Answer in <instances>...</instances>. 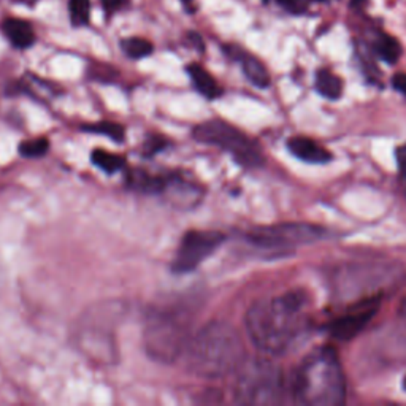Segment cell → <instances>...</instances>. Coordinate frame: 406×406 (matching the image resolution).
<instances>
[{"mask_svg": "<svg viewBox=\"0 0 406 406\" xmlns=\"http://www.w3.org/2000/svg\"><path fill=\"white\" fill-rule=\"evenodd\" d=\"M194 138L200 143L213 144L234 156L245 167H260L264 154L259 144L245 132L223 119H210L194 127Z\"/></svg>", "mask_w": 406, "mask_h": 406, "instance_id": "8992f818", "label": "cell"}, {"mask_svg": "<svg viewBox=\"0 0 406 406\" xmlns=\"http://www.w3.org/2000/svg\"><path fill=\"white\" fill-rule=\"evenodd\" d=\"M3 32L15 48L26 50L36 42V33L27 21L11 18L3 22Z\"/></svg>", "mask_w": 406, "mask_h": 406, "instance_id": "4fadbf2b", "label": "cell"}, {"mask_svg": "<svg viewBox=\"0 0 406 406\" xmlns=\"http://www.w3.org/2000/svg\"><path fill=\"white\" fill-rule=\"evenodd\" d=\"M403 389L406 391V376H405V379H403Z\"/></svg>", "mask_w": 406, "mask_h": 406, "instance_id": "1f68e13d", "label": "cell"}, {"mask_svg": "<svg viewBox=\"0 0 406 406\" xmlns=\"http://www.w3.org/2000/svg\"><path fill=\"white\" fill-rule=\"evenodd\" d=\"M160 195L179 210H190L199 205L203 197V189L197 183L181 176H167V181Z\"/></svg>", "mask_w": 406, "mask_h": 406, "instance_id": "9c48e42d", "label": "cell"}, {"mask_svg": "<svg viewBox=\"0 0 406 406\" xmlns=\"http://www.w3.org/2000/svg\"><path fill=\"white\" fill-rule=\"evenodd\" d=\"M287 148L291 151V154L295 158L306 162V164H315L322 165L332 160V154L329 153L326 148H322L321 144L313 142L311 138L306 137H294L289 138Z\"/></svg>", "mask_w": 406, "mask_h": 406, "instance_id": "8fae6325", "label": "cell"}, {"mask_svg": "<svg viewBox=\"0 0 406 406\" xmlns=\"http://www.w3.org/2000/svg\"><path fill=\"white\" fill-rule=\"evenodd\" d=\"M284 10H287L289 13L301 15L310 8L311 3H315L316 0H276Z\"/></svg>", "mask_w": 406, "mask_h": 406, "instance_id": "603a6c76", "label": "cell"}, {"mask_svg": "<svg viewBox=\"0 0 406 406\" xmlns=\"http://www.w3.org/2000/svg\"><path fill=\"white\" fill-rule=\"evenodd\" d=\"M123 3H124V0H102L103 8H105L108 13H113V11L119 10L121 7H123Z\"/></svg>", "mask_w": 406, "mask_h": 406, "instance_id": "4316f807", "label": "cell"}, {"mask_svg": "<svg viewBox=\"0 0 406 406\" xmlns=\"http://www.w3.org/2000/svg\"><path fill=\"white\" fill-rule=\"evenodd\" d=\"M363 2H365V0H352V3H354V5H361V3H363Z\"/></svg>", "mask_w": 406, "mask_h": 406, "instance_id": "f546056e", "label": "cell"}, {"mask_svg": "<svg viewBox=\"0 0 406 406\" xmlns=\"http://www.w3.org/2000/svg\"><path fill=\"white\" fill-rule=\"evenodd\" d=\"M188 73L190 80H193L194 88L200 92L205 98L214 100L223 94V89L219 88L218 81L211 77V73H208L200 63H190L188 66Z\"/></svg>", "mask_w": 406, "mask_h": 406, "instance_id": "5bb4252c", "label": "cell"}, {"mask_svg": "<svg viewBox=\"0 0 406 406\" xmlns=\"http://www.w3.org/2000/svg\"><path fill=\"white\" fill-rule=\"evenodd\" d=\"M400 316H402L403 322L406 324V299L403 300V303H402V308H400Z\"/></svg>", "mask_w": 406, "mask_h": 406, "instance_id": "f1b7e54d", "label": "cell"}, {"mask_svg": "<svg viewBox=\"0 0 406 406\" xmlns=\"http://www.w3.org/2000/svg\"><path fill=\"white\" fill-rule=\"evenodd\" d=\"M190 336V317L178 308H154L144 319V351L162 363L175 362L184 354Z\"/></svg>", "mask_w": 406, "mask_h": 406, "instance_id": "277c9868", "label": "cell"}, {"mask_svg": "<svg viewBox=\"0 0 406 406\" xmlns=\"http://www.w3.org/2000/svg\"><path fill=\"white\" fill-rule=\"evenodd\" d=\"M121 48H123L124 53L130 57V59H142V57H146L153 53V43L146 38L140 37H130L124 38L121 42Z\"/></svg>", "mask_w": 406, "mask_h": 406, "instance_id": "d6986e66", "label": "cell"}, {"mask_svg": "<svg viewBox=\"0 0 406 406\" xmlns=\"http://www.w3.org/2000/svg\"><path fill=\"white\" fill-rule=\"evenodd\" d=\"M392 86L393 89L406 97V73H397L396 77L392 78Z\"/></svg>", "mask_w": 406, "mask_h": 406, "instance_id": "484cf974", "label": "cell"}, {"mask_svg": "<svg viewBox=\"0 0 406 406\" xmlns=\"http://www.w3.org/2000/svg\"><path fill=\"white\" fill-rule=\"evenodd\" d=\"M167 181V176L160 175H151V173L144 170H132L129 175H127V184H129L130 189L140 190V193L146 194H160L162 189H164Z\"/></svg>", "mask_w": 406, "mask_h": 406, "instance_id": "9a60e30c", "label": "cell"}, {"mask_svg": "<svg viewBox=\"0 0 406 406\" xmlns=\"http://www.w3.org/2000/svg\"><path fill=\"white\" fill-rule=\"evenodd\" d=\"M68 11H70L73 26H86L89 22L91 0H70Z\"/></svg>", "mask_w": 406, "mask_h": 406, "instance_id": "44dd1931", "label": "cell"}, {"mask_svg": "<svg viewBox=\"0 0 406 406\" xmlns=\"http://www.w3.org/2000/svg\"><path fill=\"white\" fill-rule=\"evenodd\" d=\"M92 164L100 168L105 173H116L123 170L126 165V159L123 156H118L114 153H110L105 149H94L91 154Z\"/></svg>", "mask_w": 406, "mask_h": 406, "instance_id": "ac0fdd59", "label": "cell"}, {"mask_svg": "<svg viewBox=\"0 0 406 406\" xmlns=\"http://www.w3.org/2000/svg\"><path fill=\"white\" fill-rule=\"evenodd\" d=\"M189 38L193 40V43L195 48H199V50H203V42H202V38L197 36V33H189Z\"/></svg>", "mask_w": 406, "mask_h": 406, "instance_id": "83f0119b", "label": "cell"}, {"mask_svg": "<svg viewBox=\"0 0 406 406\" xmlns=\"http://www.w3.org/2000/svg\"><path fill=\"white\" fill-rule=\"evenodd\" d=\"M376 308H367V310H359L351 315L335 319L333 322H330L327 326L329 333L333 336L335 340L347 341L352 340L354 336H357L365 329V326L371 321V317L375 316Z\"/></svg>", "mask_w": 406, "mask_h": 406, "instance_id": "30bf717a", "label": "cell"}, {"mask_svg": "<svg viewBox=\"0 0 406 406\" xmlns=\"http://www.w3.org/2000/svg\"><path fill=\"white\" fill-rule=\"evenodd\" d=\"M227 53H230L232 56H234V59H236L241 63L243 73H245V77L251 81V84H254L256 88H260V89L269 88L271 83L270 73L269 70H266V67L264 66V63L257 59V57H254L251 54L245 53V51L236 50V48H232L230 51L227 50Z\"/></svg>", "mask_w": 406, "mask_h": 406, "instance_id": "7c38bea8", "label": "cell"}, {"mask_svg": "<svg viewBox=\"0 0 406 406\" xmlns=\"http://www.w3.org/2000/svg\"><path fill=\"white\" fill-rule=\"evenodd\" d=\"M316 91L324 98L329 100H338L343 94V81L336 77L333 72L322 68L316 73Z\"/></svg>", "mask_w": 406, "mask_h": 406, "instance_id": "2e32d148", "label": "cell"}, {"mask_svg": "<svg viewBox=\"0 0 406 406\" xmlns=\"http://www.w3.org/2000/svg\"><path fill=\"white\" fill-rule=\"evenodd\" d=\"M181 2L186 3V5H190V3H193V0H181Z\"/></svg>", "mask_w": 406, "mask_h": 406, "instance_id": "4dcf8cb0", "label": "cell"}, {"mask_svg": "<svg viewBox=\"0 0 406 406\" xmlns=\"http://www.w3.org/2000/svg\"><path fill=\"white\" fill-rule=\"evenodd\" d=\"M188 368L206 379L224 378L245 362V345L235 327L223 321L206 324L184 351Z\"/></svg>", "mask_w": 406, "mask_h": 406, "instance_id": "7a4b0ae2", "label": "cell"}, {"mask_svg": "<svg viewBox=\"0 0 406 406\" xmlns=\"http://www.w3.org/2000/svg\"><path fill=\"white\" fill-rule=\"evenodd\" d=\"M165 146H167V142L164 140V138H160V137L149 138L148 143H146V154L151 156V154L159 153V151Z\"/></svg>", "mask_w": 406, "mask_h": 406, "instance_id": "d4e9b609", "label": "cell"}, {"mask_svg": "<svg viewBox=\"0 0 406 406\" xmlns=\"http://www.w3.org/2000/svg\"><path fill=\"white\" fill-rule=\"evenodd\" d=\"M81 130L98 133V135H107L114 142H123L124 140V127L121 124L112 123V121H102V123L81 126Z\"/></svg>", "mask_w": 406, "mask_h": 406, "instance_id": "ffe728a7", "label": "cell"}, {"mask_svg": "<svg viewBox=\"0 0 406 406\" xmlns=\"http://www.w3.org/2000/svg\"><path fill=\"white\" fill-rule=\"evenodd\" d=\"M305 310L306 295L299 291L256 301L245 317L249 340L269 356L286 354L308 329Z\"/></svg>", "mask_w": 406, "mask_h": 406, "instance_id": "6da1fadb", "label": "cell"}, {"mask_svg": "<svg viewBox=\"0 0 406 406\" xmlns=\"http://www.w3.org/2000/svg\"><path fill=\"white\" fill-rule=\"evenodd\" d=\"M225 241V235L219 230H189L179 243L176 256L172 262L175 273H190L213 256Z\"/></svg>", "mask_w": 406, "mask_h": 406, "instance_id": "ba28073f", "label": "cell"}, {"mask_svg": "<svg viewBox=\"0 0 406 406\" xmlns=\"http://www.w3.org/2000/svg\"><path fill=\"white\" fill-rule=\"evenodd\" d=\"M329 234L322 227L308 223H283L266 227H256L245 235L254 246L264 249H284L308 245L326 239Z\"/></svg>", "mask_w": 406, "mask_h": 406, "instance_id": "52a82bcc", "label": "cell"}, {"mask_svg": "<svg viewBox=\"0 0 406 406\" xmlns=\"http://www.w3.org/2000/svg\"><path fill=\"white\" fill-rule=\"evenodd\" d=\"M284 396L283 371L269 359H245L236 370L234 398L240 405H276Z\"/></svg>", "mask_w": 406, "mask_h": 406, "instance_id": "5b68a950", "label": "cell"}, {"mask_svg": "<svg viewBox=\"0 0 406 406\" xmlns=\"http://www.w3.org/2000/svg\"><path fill=\"white\" fill-rule=\"evenodd\" d=\"M396 159H397V167H398L400 175L406 178V143L397 148Z\"/></svg>", "mask_w": 406, "mask_h": 406, "instance_id": "cb8c5ba5", "label": "cell"}, {"mask_svg": "<svg viewBox=\"0 0 406 406\" xmlns=\"http://www.w3.org/2000/svg\"><path fill=\"white\" fill-rule=\"evenodd\" d=\"M50 148V143L46 138H36V140H27L20 144V153L24 158H42Z\"/></svg>", "mask_w": 406, "mask_h": 406, "instance_id": "7402d4cb", "label": "cell"}, {"mask_svg": "<svg viewBox=\"0 0 406 406\" xmlns=\"http://www.w3.org/2000/svg\"><path fill=\"white\" fill-rule=\"evenodd\" d=\"M373 48L376 56H378L381 61L389 63V66L397 63L400 56L403 53L402 45H400L398 40L396 37L387 36V33H381V36L376 38Z\"/></svg>", "mask_w": 406, "mask_h": 406, "instance_id": "e0dca14e", "label": "cell"}, {"mask_svg": "<svg viewBox=\"0 0 406 406\" xmlns=\"http://www.w3.org/2000/svg\"><path fill=\"white\" fill-rule=\"evenodd\" d=\"M291 392L295 403L305 406L345 403V373L333 347H319L301 361L294 373Z\"/></svg>", "mask_w": 406, "mask_h": 406, "instance_id": "3957f363", "label": "cell"}]
</instances>
